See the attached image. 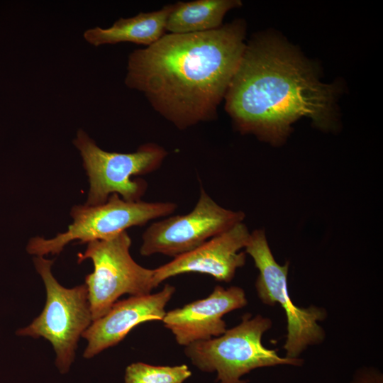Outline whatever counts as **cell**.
<instances>
[{
  "mask_svg": "<svg viewBox=\"0 0 383 383\" xmlns=\"http://www.w3.org/2000/svg\"><path fill=\"white\" fill-rule=\"evenodd\" d=\"M242 20L201 33L165 34L128 59L125 84L179 130L214 120L246 43Z\"/></svg>",
  "mask_w": 383,
  "mask_h": 383,
  "instance_id": "6da1fadb",
  "label": "cell"
},
{
  "mask_svg": "<svg viewBox=\"0 0 383 383\" xmlns=\"http://www.w3.org/2000/svg\"><path fill=\"white\" fill-rule=\"evenodd\" d=\"M336 95L337 87L322 83L294 48L257 37L245 45L224 97L225 109L241 133L279 145L301 117L328 128Z\"/></svg>",
  "mask_w": 383,
  "mask_h": 383,
  "instance_id": "7a4b0ae2",
  "label": "cell"
},
{
  "mask_svg": "<svg viewBox=\"0 0 383 383\" xmlns=\"http://www.w3.org/2000/svg\"><path fill=\"white\" fill-rule=\"evenodd\" d=\"M272 325L267 317L245 313L236 326L218 337L185 346L184 353L199 370L216 371L217 383H248L241 377L260 367L302 365V359L282 357L262 345V337Z\"/></svg>",
  "mask_w": 383,
  "mask_h": 383,
  "instance_id": "3957f363",
  "label": "cell"
},
{
  "mask_svg": "<svg viewBox=\"0 0 383 383\" xmlns=\"http://www.w3.org/2000/svg\"><path fill=\"white\" fill-rule=\"evenodd\" d=\"M79 151L88 177L89 189L84 204L105 203L117 194L126 201H139L148 188L145 181L132 177L151 173L161 166L167 155L161 145L143 144L133 152H109L100 148L86 132L80 129L73 140Z\"/></svg>",
  "mask_w": 383,
  "mask_h": 383,
  "instance_id": "277c9868",
  "label": "cell"
},
{
  "mask_svg": "<svg viewBox=\"0 0 383 383\" xmlns=\"http://www.w3.org/2000/svg\"><path fill=\"white\" fill-rule=\"evenodd\" d=\"M33 263L45 287L46 302L41 313L16 334L50 342L55 365L64 374L74 361L80 336L92 323L87 289L85 284L71 289L60 284L51 271L53 260L35 256Z\"/></svg>",
  "mask_w": 383,
  "mask_h": 383,
  "instance_id": "5b68a950",
  "label": "cell"
},
{
  "mask_svg": "<svg viewBox=\"0 0 383 383\" xmlns=\"http://www.w3.org/2000/svg\"><path fill=\"white\" fill-rule=\"evenodd\" d=\"M177 208L173 202L126 201L113 194L99 205L73 206L70 211L73 222L66 231L49 239L31 238L26 250L35 256L57 255L72 241L88 243L109 239L131 227L142 226L152 220L168 216Z\"/></svg>",
  "mask_w": 383,
  "mask_h": 383,
  "instance_id": "8992f818",
  "label": "cell"
},
{
  "mask_svg": "<svg viewBox=\"0 0 383 383\" xmlns=\"http://www.w3.org/2000/svg\"><path fill=\"white\" fill-rule=\"evenodd\" d=\"M131 238L126 231L87 243L78 262L89 259L94 270L85 278L92 322L101 318L123 294L141 296L155 288L153 270L138 265L131 257Z\"/></svg>",
  "mask_w": 383,
  "mask_h": 383,
  "instance_id": "52a82bcc",
  "label": "cell"
},
{
  "mask_svg": "<svg viewBox=\"0 0 383 383\" xmlns=\"http://www.w3.org/2000/svg\"><path fill=\"white\" fill-rule=\"evenodd\" d=\"M245 249L259 270L255 281L259 299L268 306L279 304L285 312L287 321V339L283 345L285 357L299 358L309 346L323 343L326 333L318 322L326 318V311L314 305L301 308L292 303L287 288L289 263L287 262L281 265L277 262L265 231L257 229L250 233Z\"/></svg>",
  "mask_w": 383,
  "mask_h": 383,
  "instance_id": "ba28073f",
  "label": "cell"
},
{
  "mask_svg": "<svg viewBox=\"0 0 383 383\" xmlns=\"http://www.w3.org/2000/svg\"><path fill=\"white\" fill-rule=\"evenodd\" d=\"M245 213L218 205L203 187L192 211L150 224L142 235L140 253L143 256L162 254L177 257L213 237L243 222Z\"/></svg>",
  "mask_w": 383,
  "mask_h": 383,
  "instance_id": "9c48e42d",
  "label": "cell"
},
{
  "mask_svg": "<svg viewBox=\"0 0 383 383\" xmlns=\"http://www.w3.org/2000/svg\"><path fill=\"white\" fill-rule=\"evenodd\" d=\"M250 233L243 222L213 237L198 248L153 269L155 287L165 279L189 272L206 274L220 282H231L237 269L245 265Z\"/></svg>",
  "mask_w": 383,
  "mask_h": 383,
  "instance_id": "30bf717a",
  "label": "cell"
},
{
  "mask_svg": "<svg viewBox=\"0 0 383 383\" xmlns=\"http://www.w3.org/2000/svg\"><path fill=\"white\" fill-rule=\"evenodd\" d=\"M247 304L245 292L241 287L217 285L206 298L166 312L162 321L177 343L187 346L223 334L226 323L223 316Z\"/></svg>",
  "mask_w": 383,
  "mask_h": 383,
  "instance_id": "8fae6325",
  "label": "cell"
},
{
  "mask_svg": "<svg viewBox=\"0 0 383 383\" xmlns=\"http://www.w3.org/2000/svg\"><path fill=\"white\" fill-rule=\"evenodd\" d=\"M175 292L169 284L159 292L131 296L117 301L101 318L93 321L82 333L87 341L84 357L89 359L114 346L136 326L150 321H162L165 306Z\"/></svg>",
  "mask_w": 383,
  "mask_h": 383,
  "instance_id": "7c38bea8",
  "label": "cell"
},
{
  "mask_svg": "<svg viewBox=\"0 0 383 383\" xmlns=\"http://www.w3.org/2000/svg\"><path fill=\"white\" fill-rule=\"evenodd\" d=\"M171 7L172 4H170L155 11L141 12L131 18H119L106 28L88 29L84 32V38L94 46L126 42L149 46L165 34Z\"/></svg>",
  "mask_w": 383,
  "mask_h": 383,
  "instance_id": "4fadbf2b",
  "label": "cell"
},
{
  "mask_svg": "<svg viewBox=\"0 0 383 383\" xmlns=\"http://www.w3.org/2000/svg\"><path fill=\"white\" fill-rule=\"evenodd\" d=\"M241 6L238 0H195L172 4L166 31L174 34L201 33L222 26L226 13Z\"/></svg>",
  "mask_w": 383,
  "mask_h": 383,
  "instance_id": "5bb4252c",
  "label": "cell"
},
{
  "mask_svg": "<svg viewBox=\"0 0 383 383\" xmlns=\"http://www.w3.org/2000/svg\"><path fill=\"white\" fill-rule=\"evenodd\" d=\"M191 374L186 365L170 367L135 362L127 367L125 383H182Z\"/></svg>",
  "mask_w": 383,
  "mask_h": 383,
  "instance_id": "9a60e30c",
  "label": "cell"
},
{
  "mask_svg": "<svg viewBox=\"0 0 383 383\" xmlns=\"http://www.w3.org/2000/svg\"><path fill=\"white\" fill-rule=\"evenodd\" d=\"M350 383H383V374L374 367H362L356 371Z\"/></svg>",
  "mask_w": 383,
  "mask_h": 383,
  "instance_id": "2e32d148",
  "label": "cell"
}]
</instances>
